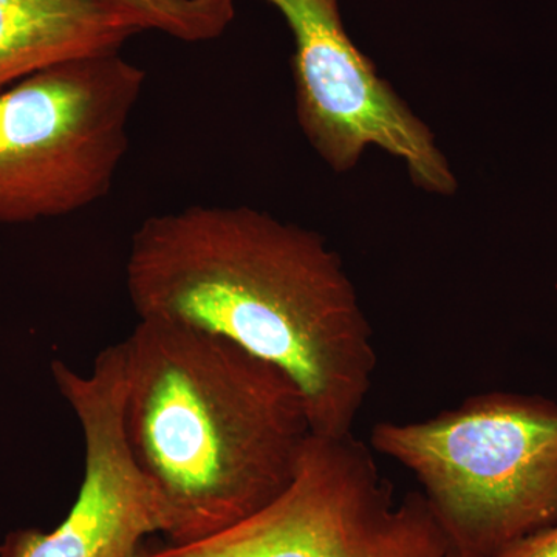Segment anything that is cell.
Wrapping results in <instances>:
<instances>
[{"label": "cell", "mask_w": 557, "mask_h": 557, "mask_svg": "<svg viewBox=\"0 0 557 557\" xmlns=\"http://www.w3.org/2000/svg\"><path fill=\"white\" fill-rule=\"evenodd\" d=\"M126 285L138 319L231 341L292 379L314 435L351 434L379 358L321 234L258 209L194 205L138 226Z\"/></svg>", "instance_id": "1"}, {"label": "cell", "mask_w": 557, "mask_h": 557, "mask_svg": "<svg viewBox=\"0 0 557 557\" xmlns=\"http://www.w3.org/2000/svg\"><path fill=\"white\" fill-rule=\"evenodd\" d=\"M123 346L124 428L166 504L168 545L214 536L287 490L313 434L288 375L174 322L138 319Z\"/></svg>", "instance_id": "2"}, {"label": "cell", "mask_w": 557, "mask_h": 557, "mask_svg": "<svg viewBox=\"0 0 557 557\" xmlns=\"http://www.w3.org/2000/svg\"><path fill=\"white\" fill-rule=\"evenodd\" d=\"M370 443L416 475L460 555L494 557L557 523L552 399L478 395L429 420L383 421Z\"/></svg>", "instance_id": "3"}, {"label": "cell", "mask_w": 557, "mask_h": 557, "mask_svg": "<svg viewBox=\"0 0 557 557\" xmlns=\"http://www.w3.org/2000/svg\"><path fill=\"white\" fill-rule=\"evenodd\" d=\"M145 70L116 53L40 70L0 94V223L104 199L129 148Z\"/></svg>", "instance_id": "4"}, {"label": "cell", "mask_w": 557, "mask_h": 557, "mask_svg": "<svg viewBox=\"0 0 557 557\" xmlns=\"http://www.w3.org/2000/svg\"><path fill=\"white\" fill-rule=\"evenodd\" d=\"M423 493L397 500L372 450L354 435L307 440L287 490L265 508L153 557H450Z\"/></svg>", "instance_id": "5"}, {"label": "cell", "mask_w": 557, "mask_h": 557, "mask_svg": "<svg viewBox=\"0 0 557 557\" xmlns=\"http://www.w3.org/2000/svg\"><path fill=\"white\" fill-rule=\"evenodd\" d=\"M267 2L292 28L296 113L322 160L347 172L369 146H376L405 161L418 188L453 196L457 180L434 134L351 42L338 0Z\"/></svg>", "instance_id": "6"}, {"label": "cell", "mask_w": 557, "mask_h": 557, "mask_svg": "<svg viewBox=\"0 0 557 557\" xmlns=\"http://www.w3.org/2000/svg\"><path fill=\"white\" fill-rule=\"evenodd\" d=\"M53 379L83 431L78 497L49 533L28 528L7 534L0 557H129L150 534H166L170 515L127 442L123 357L100 351L87 375L60 362Z\"/></svg>", "instance_id": "7"}, {"label": "cell", "mask_w": 557, "mask_h": 557, "mask_svg": "<svg viewBox=\"0 0 557 557\" xmlns=\"http://www.w3.org/2000/svg\"><path fill=\"white\" fill-rule=\"evenodd\" d=\"M139 32L113 0H0V94L61 62L116 53Z\"/></svg>", "instance_id": "8"}, {"label": "cell", "mask_w": 557, "mask_h": 557, "mask_svg": "<svg viewBox=\"0 0 557 557\" xmlns=\"http://www.w3.org/2000/svg\"><path fill=\"white\" fill-rule=\"evenodd\" d=\"M141 30H160L199 42L219 35L220 20L211 0H113Z\"/></svg>", "instance_id": "9"}, {"label": "cell", "mask_w": 557, "mask_h": 557, "mask_svg": "<svg viewBox=\"0 0 557 557\" xmlns=\"http://www.w3.org/2000/svg\"><path fill=\"white\" fill-rule=\"evenodd\" d=\"M494 557H557V523L520 539Z\"/></svg>", "instance_id": "10"}, {"label": "cell", "mask_w": 557, "mask_h": 557, "mask_svg": "<svg viewBox=\"0 0 557 557\" xmlns=\"http://www.w3.org/2000/svg\"><path fill=\"white\" fill-rule=\"evenodd\" d=\"M129 557H153V548L148 547L146 544H141Z\"/></svg>", "instance_id": "11"}, {"label": "cell", "mask_w": 557, "mask_h": 557, "mask_svg": "<svg viewBox=\"0 0 557 557\" xmlns=\"http://www.w3.org/2000/svg\"><path fill=\"white\" fill-rule=\"evenodd\" d=\"M450 557H467V556L460 555V553H457L456 549H453V553H450Z\"/></svg>", "instance_id": "12"}]
</instances>
